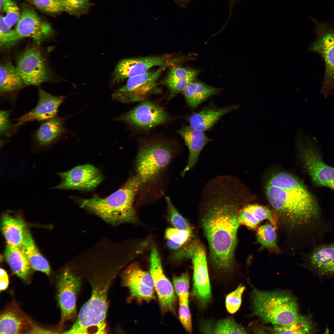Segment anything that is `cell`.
<instances>
[{"instance_id": "obj_2", "label": "cell", "mask_w": 334, "mask_h": 334, "mask_svg": "<svg viewBox=\"0 0 334 334\" xmlns=\"http://www.w3.org/2000/svg\"><path fill=\"white\" fill-rule=\"evenodd\" d=\"M238 205L219 202L209 208L202 220L209 244L213 265L226 272L232 267L239 226L237 220Z\"/></svg>"}, {"instance_id": "obj_5", "label": "cell", "mask_w": 334, "mask_h": 334, "mask_svg": "<svg viewBox=\"0 0 334 334\" xmlns=\"http://www.w3.org/2000/svg\"><path fill=\"white\" fill-rule=\"evenodd\" d=\"M111 277L101 278L92 285V295L83 305L76 322L64 334L106 333L107 293Z\"/></svg>"}, {"instance_id": "obj_48", "label": "cell", "mask_w": 334, "mask_h": 334, "mask_svg": "<svg viewBox=\"0 0 334 334\" xmlns=\"http://www.w3.org/2000/svg\"><path fill=\"white\" fill-rule=\"evenodd\" d=\"M4 0H0V7H1V6H2V4L3 2L4 1Z\"/></svg>"}, {"instance_id": "obj_44", "label": "cell", "mask_w": 334, "mask_h": 334, "mask_svg": "<svg viewBox=\"0 0 334 334\" xmlns=\"http://www.w3.org/2000/svg\"><path fill=\"white\" fill-rule=\"evenodd\" d=\"M173 282L175 292L178 297L189 294V279L187 272L173 278Z\"/></svg>"}, {"instance_id": "obj_16", "label": "cell", "mask_w": 334, "mask_h": 334, "mask_svg": "<svg viewBox=\"0 0 334 334\" xmlns=\"http://www.w3.org/2000/svg\"><path fill=\"white\" fill-rule=\"evenodd\" d=\"M150 265V274L161 309L174 313L176 297L172 284L164 273L160 256L155 246L151 250Z\"/></svg>"}, {"instance_id": "obj_42", "label": "cell", "mask_w": 334, "mask_h": 334, "mask_svg": "<svg viewBox=\"0 0 334 334\" xmlns=\"http://www.w3.org/2000/svg\"><path fill=\"white\" fill-rule=\"evenodd\" d=\"M39 10L47 13L57 14L64 11L60 0H27Z\"/></svg>"}, {"instance_id": "obj_30", "label": "cell", "mask_w": 334, "mask_h": 334, "mask_svg": "<svg viewBox=\"0 0 334 334\" xmlns=\"http://www.w3.org/2000/svg\"><path fill=\"white\" fill-rule=\"evenodd\" d=\"M200 329L203 333L246 334V331L232 318H229L216 322L207 321L202 322Z\"/></svg>"}, {"instance_id": "obj_28", "label": "cell", "mask_w": 334, "mask_h": 334, "mask_svg": "<svg viewBox=\"0 0 334 334\" xmlns=\"http://www.w3.org/2000/svg\"><path fill=\"white\" fill-rule=\"evenodd\" d=\"M22 247L32 268L49 275L50 273L49 264L39 251L28 229L25 233Z\"/></svg>"}, {"instance_id": "obj_25", "label": "cell", "mask_w": 334, "mask_h": 334, "mask_svg": "<svg viewBox=\"0 0 334 334\" xmlns=\"http://www.w3.org/2000/svg\"><path fill=\"white\" fill-rule=\"evenodd\" d=\"M4 255L6 261L13 272L23 280H27L31 275L32 268L22 247L7 244Z\"/></svg>"}, {"instance_id": "obj_38", "label": "cell", "mask_w": 334, "mask_h": 334, "mask_svg": "<svg viewBox=\"0 0 334 334\" xmlns=\"http://www.w3.org/2000/svg\"><path fill=\"white\" fill-rule=\"evenodd\" d=\"M5 13V16H3L5 23L10 28H11L18 21L21 14L20 10L15 2L11 0H4L0 7Z\"/></svg>"}, {"instance_id": "obj_21", "label": "cell", "mask_w": 334, "mask_h": 334, "mask_svg": "<svg viewBox=\"0 0 334 334\" xmlns=\"http://www.w3.org/2000/svg\"><path fill=\"white\" fill-rule=\"evenodd\" d=\"M188 148L189 154L186 166L182 173V175L192 169L197 162L200 152L210 140L203 131L191 127L185 126L177 131Z\"/></svg>"}, {"instance_id": "obj_18", "label": "cell", "mask_w": 334, "mask_h": 334, "mask_svg": "<svg viewBox=\"0 0 334 334\" xmlns=\"http://www.w3.org/2000/svg\"><path fill=\"white\" fill-rule=\"evenodd\" d=\"M38 101L31 110L15 120L13 128H17L26 122L46 121L56 116L58 109L63 101L65 96H54L41 88L38 90Z\"/></svg>"}, {"instance_id": "obj_33", "label": "cell", "mask_w": 334, "mask_h": 334, "mask_svg": "<svg viewBox=\"0 0 334 334\" xmlns=\"http://www.w3.org/2000/svg\"><path fill=\"white\" fill-rule=\"evenodd\" d=\"M272 331L275 333L303 334L309 333L311 329L309 318L299 316L292 323L287 325L274 326Z\"/></svg>"}, {"instance_id": "obj_31", "label": "cell", "mask_w": 334, "mask_h": 334, "mask_svg": "<svg viewBox=\"0 0 334 334\" xmlns=\"http://www.w3.org/2000/svg\"><path fill=\"white\" fill-rule=\"evenodd\" d=\"M257 242L260 245L259 250L265 249L269 252L276 254L281 252L277 243L276 228L268 221L257 229Z\"/></svg>"}, {"instance_id": "obj_34", "label": "cell", "mask_w": 334, "mask_h": 334, "mask_svg": "<svg viewBox=\"0 0 334 334\" xmlns=\"http://www.w3.org/2000/svg\"><path fill=\"white\" fill-rule=\"evenodd\" d=\"M244 207L251 214L252 217L260 223L266 220L273 225L277 230V219L272 210L267 207L256 204H249Z\"/></svg>"}, {"instance_id": "obj_10", "label": "cell", "mask_w": 334, "mask_h": 334, "mask_svg": "<svg viewBox=\"0 0 334 334\" xmlns=\"http://www.w3.org/2000/svg\"><path fill=\"white\" fill-rule=\"evenodd\" d=\"M306 145L302 156L304 165L312 181L316 185L331 188L334 191V167L322 160L315 137L305 135Z\"/></svg>"}, {"instance_id": "obj_6", "label": "cell", "mask_w": 334, "mask_h": 334, "mask_svg": "<svg viewBox=\"0 0 334 334\" xmlns=\"http://www.w3.org/2000/svg\"><path fill=\"white\" fill-rule=\"evenodd\" d=\"M312 19L316 38L308 50L319 54L323 60L325 72L320 91L327 98L334 96V24Z\"/></svg>"}, {"instance_id": "obj_3", "label": "cell", "mask_w": 334, "mask_h": 334, "mask_svg": "<svg viewBox=\"0 0 334 334\" xmlns=\"http://www.w3.org/2000/svg\"><path fill=\"white\" fill-rule=\"evenodd\" d=\"M143 182L137 174L129 178L119 189L105 198L94 196L90 199L79 198L82 208L93 213L112 224L136 221L133 206L136 193Z\"/></svg>"}, {"instance_id": "obj_41", "label": "cell", "mask_w": 334, "mask_h": 334, "mask_svg": "<svg viewBox=\"0 0 334 334\" xmlns=\"http://www.w3.org/2000/svg\"><path fill=\"white\" fill-rule=\"evenodd\" d=\"M245 289V287L240 284L234 291L226 296L225 306L229 313L234 314L239 309L241 304L242 293Z\"/></svg>"}, {"instance_id": "obj_39", "label": "cell", "mask_w": 334, "mask_h": 334, "mask_svg": "<svg viewBox=\"0 0 334 334\" xmlns=\"http://www.w3.org/2000/svg\"><path fill=\"white\" fill-rule=\"evenodd\" d=\"M189 295H184L178 297L179 303V317L186 331L188 333H191L192 324L189 306Z\"/></svg>"}, {"instance_id": "obj_47", "label": "cell", "mask_w": 334, "mask_h": 334, "mask_svg": "<svg viewBox=\"0 0 334 334\" xmlns=\"http://www.w3.org/2000/svg\"><path fill=\"white\" fill-rule=\"evenodd\" d=\"M167 240V245L171 249H176L182 246L179 244L174 242L170 240Z\"/></svg>"}, {"instance_id": "obj_19", "label": "cell", "mask_w": 334, "mask_h": 334, "mask_svg": "<svg viewBox=\"0 0 334 334\" xmlns=\"http://www.w3.org/2000/svg\"><path fill=\"white\" fill-rule=\"evenodd\" d=\"M64 119L56 116L45 121L32 136L34 150L40 152L49 148L59 139L65 131Z\"/></svg>"}, {"instance_id": "obj_1", "label": "cell", "mask_w": 334, "mask_h": 334, "mask_svg": "<svg viewBox=\"0 0 334 334\" xmlns=\"http://www.w3.org/2000/svg\"><path fill=\"white\" fill-rule=\"evenodd\" d=\"M265 190L276 218L277 230L284 234L285 242L293 244L300 229L319 216L315 198L300 181L283 172L273 175Z\"/></svg>"}, {"instance_id": "obj_35", "label": "cell", "mask_w": 334, "mask_h": 334, "mask_svg": "<svg viewBox=\"0 0 334 334\" xmlns=\"http://www.w3.org/2000/svg\"><path fill=\"white\" fill-rule=\"evenodd\" d=\"M122 277V279L140 281L147 286L154 289V282L151 274L142 270L136 263L129 266L124 271Z\"/></svg>"}, {"instance_id": "obj_4", "label": "cell", "mask_w": 334, "mask_h": 334, "mask_svg": "<svg viewBox=\"0 0 334 334\" xmlns=\"http://www.w3.org/2000/svg\"><path fill=\"white\" fill-rule=\"evenodd\" d=\"M253 314L264 322L274 326L290 324L300 315L297 303L289 293L266 291L252 287Z\"/></svg>"}, {"instance_id": "obj_27", "label": "cell", "mask_w": 334, "mask_h": 334, "mask_svg": "<svg viewBox=\"0 0 334 334\" xmlns=\"http://www.w3.org/2000/svg\"><path fill=\"white\" fill-rule=\"evenodd\" d=\"M220 89L203 83H190L183 92L188 105L194 109L211 96L217 94Z\"/></svg>"}, {"instance_id": "obj_24", "label": "cell", "mask_w": 334, "mask_h": 334, "mask_svg": "<svg viewBox=\"0 0 334 334\" xmlns=\"http://www.w3.org/2000/svg\"><path fill=\"white\" fill-rule=\"evenodd\" d=\"M238 106L233 105L221 108L208 107L192 115L189 119L190 126L203 131L212 127L224 115L237 109Z\"/></svg>"}, {"instance_id": "obj_9", "label": "cell", "mask_w": 334, "mask_h": 334, "mask_svg": "<svg viewBox=\"0 0 334 334\" xmlns=\"http://www.w3.org/2000/svg\"><path fill=\"white\" fill-rule=\"evenodd\" d=\"M169 119V114L161 107L145 101L115 120L136 130L146 131L165 123Z\"/></svg>"}, {"instance_id": "obj_37", "label": "cell", "mask_w": 334, "mask_h": 334, "mask_svg": "<svg viewBox=\"0 0 334 334\" xmlns=\"http://www.w3.org/2000/svg\"><path fill=\"white\" fill-rule=\"evenodd\" d=\"M20 39L15 30H12L5 22L3 16L0 19V45L2 48H8Z\"/></svg>"}, {"instance_id": "obj_49", "label": "cell", "mask_w": 334, "mask_h": 334, "mask_svg": "<svg viewBox=\"0 0 334 334\" xmlns=\"http://www.w3.org/2000/svg\"><path fill=\"white\" fill-rule=\"evenodd\" d=\"M231 0V1H233V0Z\"/></svg>"}, {"instance_id": "obj_43", "label": "cell", "mask_w": 334, "mask_h": 334, "mask_svg": "<svg viewBox=\"0 0 334 334\" xmlns=\"http://www.w3.org/2000/svg\"><path fill=\"white\" fill-rule=\"evenodd\" d=\"M192 235V230H182L175 228H169L165 232V236L167 240L176 243L181 246L187 242Z\"/></svg>"}, {"instance_id": "obj_14", "label": "cell", "mask_w": 334, "mask_h": 334, "mask_svg": "<svg viewBox=\"0 0 334 334\" xmlns=\"http://www.w3.org/2000/svg\"><path fill=\"white\" fill-rule=\"evenodd\" d=\"M57 174L61 182L54 188L58 189L90 190L96 187L104 179L99 169L90 164L79 165Z\"/></svg>"}, {"instance_id": "obj_12", "label": "cell", "mask_w": 334, "mask_h": 334, "mask_svg": "<svg viewBox=\"0 0 334 334\" xmlns=\"http://www.w3.org/2000/svg\"><path fill=\"white\" fill-rule=\"evenodd\" d=\"M180 60L168 54L124 59L116 66L112 82L117 84L125 79L144 73L153 67L172 65Z\"/></svg>"}, {"instance_id": "obj_20", "label": "cell", "mask_w": 334, "mask_h": 334, "mask_svg": "<svg viewBox=\"0 0 334 334\" xmlns=\"http://www.w3.org/2000/svg\"><path fill=\"white\" fill-rule=\"evenodd\" d=\"M33 324L17 306L12 304L1 314L0 333H28Z\"/></svg>"}, {"instance_id": "obj_36", "label": "cell", "mask_w": 334, "mask_h": 334, "mask_svg": "<svg viewBox=\"0 0 334 334\" xmlns=\"http://www.w3.org/2000/svg\"><path fill=\"white\" fill-rule=\"evenodd\" d=\"M60 0L64 11L77 17L86 13L91 5L90 0Z\"/></svg>"}, {"instance_id": "obj_17", "label": "cell", "mask_w": 334, "mask_h": 334, "mask_svg": "<svg viewBox=\"0 0 334 334\" xmlns=\"http://www.w3.org/2000/svg\"><path fill=\"white\" fill-rule=\"evenodd\" d=\"M15 30L20 39L30 37L39 43L53 33L49 23L43 20L32 9L25 6H23Z\"/></svg>"}, {"instance_id": "obj_46", "label": "cell", "mask_w": 334, "mask_h": 334, "mask_svg": "<svg viewBox=\"0 0 334 334\" xmlns=\"http://www.w3.org/2000/svg\"><path fill=\"white\" fill-rule=\"evenodd\" d=\"M0 272V290L1 292L7 289L9 281L7 274L5 270L1 268Z\"/></svg>"}, {"instance_id": "obj_8", "label": "cell", "mask_w": 334, "mask_h": 334, "mask_svg": "<svg viewBox=\"0 0 334 334\" xmlns=\"http://www.w3.org/2000/svg\"><path fill=\"white\" fill-rule=\"evenodd\" d=\"M170 65L161 66L156 70L148 71L129 78L125 84L112 94V99L129 103L143 101L151 95L161 93V89L157 85V81L162 71Z\"/></svg>"}, {"instance_id": "obj_29", "label": "cell", "mask_w": 334, "mask_h": 334, "mask_svg": "<svg viewBox=\"0 0 334 334\" xmlns=\"http://www.w3.org/2000/svg\"><path fill=\"white\" fill-rule=\"evenodd\" d=\"M310 262L319 271L334 272V243L316 248L310 254Z\"/></svg>"}, {"instance_id": "obj_26", "label": "cell", "mask_w": 334, "mask_h": 334, "mask_svg": "<svg viewBox=\"0 0 334 334\" xmlns=\"http://www.w3.org/2000/svg\"><path fill=\"white\" fill-rule=\"evenodd\" d=\"M24 83L16 67L10 62L1 65L0 92L3 96L15 95L24 86Z\"/></svg>"}, {"instance_id": "obj_15", "label": "cell", "mask_w": 334, "mask_h": 334, "mask_svg": "<svg viewBox=\"0 0 334 334\" xmlns=\"http://www.w3.org/2000/svg\"><path fill=\"white\" fill-rule=\"evenodd\" d=\"M193 275L192 295L201 307H205L211 299V292L205 249L196 243L192 255Z\"/></svg>"}, {"instance_id": "obj_32", "label": "cell", "mask_w": 334, "mask_h": 334, "mask_svg": "<svg viewBox=\"0 0 334 334\" xmlns=\"http://www.w3.org/2000/svg\"><path fill=\"white\" fill-rule=\"evenodd\" d=\"M122 280L123 285L129 289L131 298L139 301H147L155 298L154 289L139 281L128 279H122Z\"/></svg>"}, {"instance_id": "obj_13", "label": "cell", "mask_w": 334, "mask_h": 334, "mask_svg": "<svg viewBox=\"0 0 334 334\" xmlns=\"http://www.w3.org/2000/svg\"><path fill=\"white\" fill-rule=\"evenodd\" d=\"M80 285L79 278L69 269H65L58 277L57 289L61 311L60 325L75 317L76 296Z\"/></svg>"}, {"instance_id": "obj_22", "label": "cell", "mask_w": 334, "mask_h": 334, "mask_svg": "<svg viewBox=\"0 0 334 334\" xmlns=\"http://www.w3.org/2000/svg\"><path fill=\"white\" fill-rule=\"evenodd\" d=\"M199 73L198 70L190 68L176 66L171 68L163 82L169 90L168 99L183 92L190 83L194 81Z\"/></svg>"}, {"instance_id": "obj_45", "label": "cell", "mask_w": 334, "mask_h": 334, "mask_svg": "<svg viewBox=\"0 0 334 334\" xmlns=\"http://www.w3.org/2000/svg\"><path fill=\"white\" fill-rule=\"evenodd\" d=\"M11 111L1 110L0 111V132L1 135L8 134V131L11 128L9 119Z\"/></svg>"}, {"instance_id": "obj_23", "label": "cell", "mask_w": 334, "mask_h": 334, "mask_svg": "<svg viewBox=\"0 0 334 334\" xmlns=\"http://www.w3.org/2000/svg\"><path fill=\"white\" fill-rule=\"evenodd\" d=\"M27 229L25 222L20 217L8 213L2 216L1 229L7 244L22 247Z\"/></svg>"}, {"instance_id": "obj_7", "label": "cell", "mask_w": 334, "mask_h": 334, "mask_svg": "<svg viewBox=\"0 0 334 334\" xmlns=\"http://www.w3.org/2000/svg\"><path fill=\"white\" fill-rule=\"evenodd\" d=\"M173 153L172 148L165 142L147 141L141 144L136 169L143 182L155 177L168 164Z\"/></svg>"}, {"instance_id": "obj_11", "label": "cell", "mask_w": 334, "mask_h": 334, "mask_svg": "<svg viewBox=\"0 0 334 334\" xmlns=\"http://www.w3.org/2000/svg\"><path fill=\"white\" fill-rule=\"evenodd\" d=\"M16 67L25 85H38L49 79L45 60L36 48L26 49L18 58Z\"/></svg>"}, {"instance_id": "obj_40", "label": "cell", "mask_w": 334, "mask_h": 334, "mask_svg": "<svg viewBox=\"0 0 334 334\" xmlns=\"http://www.w3.org/2000/svg\"><path fill=\"white\" fill-rule=\"evenodd\" d=\"M170 220L174 228L182 230H191L186 221L179 213L173 205L170 198L165 197Z\"/></svg>"}]
</instances>
